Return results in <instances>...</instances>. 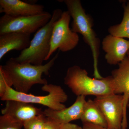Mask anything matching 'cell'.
<instances>
[{"instance_id":"5bb4252c","label":"cell","mask_w":129,"mask_h":129,"mask_svg":"<svg viewBox=\"0 0 129 129\" xmlns=\"http://www.w3.org/2000/svg\"><path fill=\"white\" fill-rule=\"evenodd\" d=\"M31 35L10 32L0 35V60L10 51H23L30 45Z\"/></svg>"},{"instance_id":"52a82bcc","label":"cell","mask_w":129,"mask_h":129,"mask_svg":"<svg viewBox=\"0 0 129 129\" xmlns=\"http://www.w3.org/2000/svg\"><path fill=\"white\" fill-rule=\"evenodd\" d=\"M52 14L44 12L27 17H13L4 14L0 18V35L10 32L31 35L48 23Z\"/></svg>"},{"instance_id":"30bf717a","label":"cell","mask_w":129,"mask_h":129,"mask_svg":"<svg viewBox=\"0 0 129 129\" xmlns=\"http://www.w3.org/2000/svg\"><path fill=\"white\" fill-rule=\"evenodd\" d=\"M105 58L110 65L118 64L127 56L129 50V41L109 34L102 42Z\"/></svg>"},{"instance_id":"ac0fdd59","label":"cell","mask_w":129,"mask_h":129,"mask_svg":"<svg viewBox=\"0 0 129 129\" xmlns=\"http://www.w3.org/2000/svg\"><path fill=\"white\" fill-rule=\"evenodd\" d=\"M12 82L8 73L0 66V97H2L5 95L8 86L11 87Z\"/></svg>"},{"instance_id":"7c38bea8","label":"cell","mask_w":129,"mask_h":129,"mask_svg":"<svg viewBox=\"0 0 129 129\" xmlns=\"http://www.w3.org/2000/svg\"><path fill=\"white\" fill-rule=\"evenodd\" d=\"M86 101L84 96H77L73 104L60 111L47 108L44 111L47 117L61 124L69 123L73 120L81 119Z\"/></svg>"},{"instance_id":"6da1fadb","label":"cell","mask_w":129,"mask_h":129,"mask_svg":"<svg viewBox=\"0 0 129 129\" xmlns=\"http://www.w3.org/2000/svg\"><path fill=\"white\" fill-rule=\"evenodd\" d=\"M58 51L49 62L45 64L34 65L28 63H20L9 58L6 64L2 65L11 79L13 86L18 92L28 94L33 85L37 84H48L45 79L42 78V74L48 75L49 71L55 63L59 55Z\"/></svg>"},{"instance_id":"7402d4cb","label":"cell","mask_w":129,"mask_h":129,"mask_svg":"<svg viewBox=\"0 0 129 129\" xmlns=\"http://www.w3.org/2000/svg\"><path fill=\"white\" fill-rule=\"evenodd\" d=\"M60 129H83L82 127L77 124L69 123L62 124Z\"/></svg>"},{"instance_id":"8fae6325","label":"cell","mask_w":129,"mask_h":129,"mask_svg":"<svg viewBox=\"0 0 129 129\" xmlns=\"http://www.w3.org/2000/svg\"><path fill=\"white\" fill-rule=\"evenodd\" d=\"M2 115L16 122L23 123L44 113L41 108L30 103L17 101H7L6 106L1 110Z\"/></svg>"},{"instance_id":"7a4b0ae2","label":"cell","mask_w":129,"mask_h":129,"mask_svg":"<svg viewBox=\"0 0 129 129\" xmlns=\"http://www.w3.org/2000/svg\"><path fill=\"white\" fill-rule=\"evenodd\" d=\"M62 1L67 6V11L73 19L72 31L80 34L84 42L90 48L93 57V75L95 78L102 79L103 77L99 73L98 67L101 41L92 28L94 22L92 18L86 13L80 0H64Z\"/></svg>"},{"instance_id":"277c9868","label":"cell","mask_w":129,"mask_h":129,"mask_svg":"<svg viewBox=\"0 0 129 129\" xmlns=\"http://www.w3.org/2000/svg\"><path fill=\"white\" fill-rule=\"evenodd\" d=\"M63 12L60 9L53 11L52 17L49 22L37 30L31 40L29 46L21 52L14 60L20 63H31L34 65H42L46 61L50 48L52 32L54 24L61 17Z\"/></svg>"},{"instance_id":"44dd1931","label":"cell","mask_w":129,"mask_h":129,"mask_svg":"<svg viewBox=\"0 0 129 129\" xmlns=\"http://www.w3.org/2000/svg\"><path fill=\"white\" fill-rule=\"evenodd\" d=\"M83 129H109L106 128L90 123H83Z\"/></svg>"},{"instance_id":"ba28073f","label":"cell","mask_w":129,"mask_h":129,"mask_svg":"<svg viewBox=\"0 0 129 129\" xmlns=\"http://www.w3.org/2000/svg\"><path fill=\"white\" fill-rule=\"evenodd\" d=\"M107 121L109 129H122L124 116L123 97L112 94L96 97L94 100Z\"/></svg>"},{"instance_id":"4fadbf2b","label":"cell","mask_w":129,"mask_h":129,"mask_svg":"<svg viewBox=\"0 0 129 129\" xmlns=\"http://www.w3.org/2000/svg\"><path fill=\"white\" fill-rule=\"evenodd\" d=\"M44 9L43 5L20 0H0V13L13 17L38 15L44 12Z\"/></svg>"},{"instance_id":"ffe728a7","label":"cell","mask_w":129,"mask_h":129,"mask_svg":"<svg viewBox=\"0 0 129 129\" xmlns=\"http://www.w3.org/2000/svg\"><path fill=\"white\" fill-rule=\"evenodd\" d=\"M61 125L57 122L47 117L46 122L43 129H60Z\"/></svg>"},{"instance_id":"e0dca14e","label":"cell","mask_w":129,"mask_h":129,"mask_svg":"<svg viewBox=\"0 0 129 129\" xmlns=\"http://www.w3.org/2000/svg\"><path fill=\"white\" fill-rule=\"evenodd\" d=\"M47 117L44 113L36 116L23 123L24 129H43Z\"/></svg>"},{"instance_id":"9a60e30c","label":"cell","mask_w":129,"mask_h":129,"mask_svg":"<svg viewBox=\"0 0 129 129\" xmlns=\"http://www.w3.org/2000/svg\"><path fill=\"white\" fill-rule=\"evenodd\" d=\"M81 120L83 123H90L108 128L107 121L99 107L94 101H86Z\"/></svg>"},{"instance_id":"5b68a950","label":"cell","mask_w":129,"mask_h":129,"mask_svg":"<svg viewBox=\"0 0 129 129\" xmlns=\"http://www.w3.org/2000/svg\"><path fill=\"white\" fill-rule=\"evenodd\" d=\"M43 91L48 92L45 96H36L32 94L18 92L11 87L8 86L2 101H17L28 103H35L46 106L53 110H62L66 108L63 103L67 102L68 96L60 86L47 84L42 87Z\"/></svg>"},{"instance_id":"3957f363","label":"cell","mask_w":129,"mask_h":129,"mask_svg":"<svg viewBox=\"0 0 129 129\" xmlns=\"http://www.w3.org/2000/svg\"><path fill=\"white\" fill-rule=\"evenodd\" d=\"M64 83L77 96L92 95L96 97L114 94L111 76L101 79L92 78L86 70L78 65L68 69Z\"/></svg>"},{"instance_id":"2e32d148","label":"cell","mask_w":129,"mask_h":129,"mask_svg":"<svg viewBox=\"0 0 129 129\" xmlns=\"http://www.w3.org/2000/svg\"><path fill=\"white\" fill-rule=\"evenodd\" d=\"M123 17L121 22L109 27V34L120 38L129 39V1L123 6Z\"/></svg>"},{"instance_id":"cb8c5ba5","label":"cell","mask_w":129,"mask_h":129,"mask_svg":"<svg viewBox=\"0 0 129 129\" xmlns=\"http://www.w3.org/2000/svg\"><path fill=\"white\" fill-rule=\"evenodd\" d=\"M128 105H129V104H128Z\"/></svg>"},{"instance_id":"9c48e42d","label":"cell","mask_w":129,"mask_h":129,"mask_svg":"<svg viewBox=\"0 0 129 129\" xmlns=\"http://www.w3.org/2000/svg\"><path fill=\"white\" fill-rule=\"evenodd\" d=\"M118 65V68L112 71L111 76L114 94L123 95L124 116L122 129H127V108L129 103V58L127 56Z\"/></svg>"},{"instance_id":"8992f818","label":"cell","mask_w":129,"mask_h":129,"mask_svg":"<svg viewBox=\"0 0 129 129\" xmlns=\"http://www.w3.org/2000/svg\"><path fill=\"white\" fill-rule=\"evenodd\" d=\"M71 17L68 11L63 12L61 17L54 24L51 37L50 48L46 60H48L57 50L62 52L72 50L78 44V34L70 28Z\"/></svg>"},{"instance_id":"d6986e66","label":"cell","mask_w":129,"mask_h":129,"mask_svg":"<svg viewBox=\"0 0 129 129\" xmlns=\"http://www.w3.org/2000/svg\"><path fill=\"white\" fill-rule=\"evenodd\" d=\"M23 123L16 122L7 116L0 117V129H21Z\"/></svg>"},{"instance_id":"603a6c76","label":"cell","mask_w":129,"mask_h":129,"mask_svg":"<svg viewBox=\"0 0 129 129\" xmlns=\"http://www.w3.org/2000/svg\"><path fill=\"white\" fill-rule=\"evenodd\" d=\"M127 57L129 58V50L127 53Z\"/></svg>"}]
</instances>
